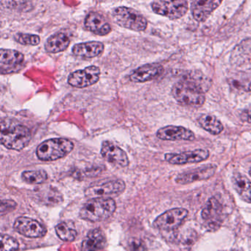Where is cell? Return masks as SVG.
I'll return each mask as SVG.
<instances>
[{
  "mask_svg": "<svg viewBox=\"0 0 251 251\" xmlns=\"http://www.w3.org/2000/svg\"><path fill=\"white\" fill-rule=\"evenodd\" d=\"M1 144L9 150L20 151L25 148L31 140V133L26 126L11 120L1 122Z\"/></svg>",
  "mask_w": 251,
  "mask_h": 251,
  "instance_id": "cell-1",
  "label": "cell"
},
{
  "mask_svg": "<svg viewBox=\"0 0 251 251\" xmlns=\"http://www.w3.org/2000/svg\"><path fill=\"white\" fill-rule=\"evenodd\" d=\"M117 205L112 198H94L82 207L80 217L87 221H104L114 214Z\"/></svg>",
  "mask_w": 251,
  "mask_h": 251,
  "instance_id": "cell-2",
  "label": "cell"
},
{
  "mask_svg": "<svg viewBox=\"0 0 251 251\" xmlns=\"http://www.w3.org/2000/svg\"><path fill=\"white\" fill-rule=\"evenodd\" d=\"M73 149L74 144L72 141L64 138H55L40 144L36 150V155L41 161H56L68 155Z\"/></svg>",
  "mask_w": 251,
  "mask_h": 251,
  "instance_id": "cell-3",
  "label": "cell"
},
{
  "mask_svg": "<svg viewBox=\"0 0 251 251\" xmlns=\"http://www.w3.org/2000/svg\"><path fill=\"white\" fill-rule=\"evenodd\" d=\"M172 95L183 106L200 108L205 101V93L192 83L180 80L173 86Z\"/></svg>",
  "mask_w": 251,
  "mask_h": 251,
  "instance_id": "cell-4",
  "label": "cell"
},
{
  "mask_svg": "<svg viewBox=\"0 0 251 251\" xmlns=\"http://www.w3.org/2000/svg\"><path fill=\"white\" fill-rule=\"evenodd\" d=\"M112 15L114 22L123 28L141 32L145 31L148 27L146 18L133 8L118 7L114 10Z\"/></svg>",
  "mask_w": 251,
  "mask_h": 251,
  "instance_id": "cell-5",
  "label": "cell"
},
{
  "mask_svg": "<svg viewBox=\"0 0 251 251\" xmlns=\"http://www.w3.org/2000/svg\"><path fill=\"white\" fill-rule=\"evenodd\" d=\"M151 8L155 14L167 17L170 20H177L183 17L187 12L188 2L186 0H159L152 2Z\"/></svg>",
  "mask_w": 251,
  "mask_h": 251,
  "instance_id": "cell-6",
  "label": "cell"
},
{
  "mask_svg": "<svg viewBox=\"0 0 251 251\" xmlns=\"http://www.w3.org/2000/svg\"><path fill=\"white\" fill-rule=\"evenodd\" d=\"M126 189V183L122 180H113L99 184L92 185L85 191L88 198H108V197L117 196L123 193Z\"/></svg>",
  "mask_w": 251,
  "mask_h": 251,
  "instance_id": "cell-7",
  "label": "cell"
},
{
  "mask_svg": "<svg viewBox=\"0 0 251 251\" xmlns=\"http://www.w3.org/2000/svg\"><path fill=\"white\" fill-rule=\"evenodd\" d=\"M100 74L99 67L90 66L71 73L68 77V83L78 89L89 87L99 81Z\"/></svg>",
  "mask_w": 251,
  "mask_h": 251,
  "instance_id": "cell-8",
  "label": "cell"
},
{
  "mask_svg": "<svg viewBox=\"0 0 251 251\" xmlns=\"http://www.w3.org/2000/svg\"><path fill=\"white\" fill-rule=\"evenodd\" d=\"M187 215L186 208H173L158 216L154 221L153 226L160 230H175L181 225Z\"/></svg>",
  "mask_w": 251,
  "mask_h": 251,
  "instance_id": "cell-9",
  "label": "cell"
},
{
  "mask_svg": "<svg viewBox=\"0 0 251 251\" xmlns=\"http://www.w3.org/2000/svg\"><path fill=\"white\" fill-rule=\"evenodd\" d=\"M25 56L15 50L1 49L0 50V71L7 75L19 72L23 67Z\"/></svg>",
  "mask_w": 251,
  "mask_h": 251,
  "instance_id": "cell-10",
  "label": "cell"
},
{
  "mask_svg": "<svg viewBox=\"0 0 251 251\" xmlns=\"http://www.w3.org/2000/svg\"><path fill=\"white\" fill-rule=\"evenodd\" d=\"M14 228L20 234L28 238H42L47 233L46 227L42 223L30 217L17 218Z\"/></svg>",
  "mask_w": 251,
  "mask_h": 251,
  "instance_id": "cell-11",
  "label": "cell"
},
{
  "mask_svg": "<svg viewBox=\"0 0 251 251\" xmlns=\"http://www.w3.org/2000/svg\"><path fill=\"white\" fill-rule=\"evenodd\" d=\"M209 157V152L205 149H197L177 153H167L164 156L166 161L172 164H194L205 161Z\"/></svg>",
  "mask_w": 251,
  "mask_h": 251,
  "instance_id": "cell-12",
  "label": "cell"
},
{
  "mask_svg": "<svg viewBox=\"0 0 251 251\" xmlns=\"http://www.w3.org/2000/svg\"><path fill=\"white\" fill-rule=\"evenodd\" d=\"M216 170L217 166L214 164H206L178 175L176 178V181L178 184L183 185L200 180H207L214 176Z\"/></svg>",
  "mask_w": 251,
  "mask_h": 251,
  "instance_id": "cell-13",
  "label": "cell"
},
{
  "mask_svg": "<svg viewBox=\"0 0 251 251\" xmlns=\"http://www.w3.org/2000/svg\"><path fill=\"white\" fill-rule=\"evenodd\" d=\"M101 155L108 162L118 167H126L129 165V159L126 152L115 144L104 141L101 148Z\"/></svg>",
  "mask_w": 251,
  "mask_h": 251,
  "instance_id": "cell-14",
  "label": "cell"
},
{
  "mask_svg": "<svg viewBox=\"0 0 251 251\" xmlns=\"http://www.w3.org/2000/svg\"><path fill=\"white\" fill-rule=\"evenodd\" d=\"M156 136L164 141H194L195 135L192 130L182 126H168L157 131Z\"/></svg>",
  "mask_w": 251,
  "mask_h": 251,
  "instance_id": "cell-15",
  "label": "cell"
},
{
  "mask_svg": "<svg viewBox=\"0 0 251 251\" xmlns=\"http://www.w3.org/2000/svg\"><path fill=\"white\" fill-rule=\"evenodd\" d=\"M163 72L164 68L161 64H145L133 70L129 78L133 83H145L159 77L162 75Z\"/></svg>",
  "mask_w": 251,
  "mask_h": 251,
  "instance_id": "cell-16",
  "label": "cell"
},
{
  "mask_svg": "<svg viewBox=\"0 0 251 251\" xmlns=\"http://www.w3.org/2000/svg\"><path fill=\"white\" fill-rule=\"evenodd\" d=\"M222 1L220 0H195L191 3L192 16L199 23L205 22L214 10L217 9Z\"/></svg>",
  "mask_w": 251,
  "mask_h": 251,
  "instance_id": "cell-17",
  "label": "cell"
},
{
  "mask_svg": "<svg viewBox=\"0 0 251 251\" xmlns=\"http://www.w3.org/2000/svg\"><path fill=\"white\" fill-rule=\"evenodd\" d=\"M84 25L86 30L98 36H106L111 32V25L105 17L95 11L89 13L86 16Z\"/></svg>",
  "mask_w": 251,
  "mask_h": 251,
  "instance_id": "cell-18",
  "label": "cell"
},
{
  "mask_svg": "<svg viewBox=\"0 0 251 251\" xmlns=\"http://www.w3.org/2000/svg\"><path fill=\"white\" fill-rule=\"evenodd\" d=\"M104 51V45L100 42L77 44L73 48V55L83 59L96 58Z\"/></svg>",
  "mask_w": 251,
  "mask_h": 251,
  "instance_id": "cell-19",
  "label": "cell"
},
{
  "mask_svg": "<svg viewBox=\"0 0 251 251\" xmlns=\"http://www.w3.org/2000/svg\"><path fill=\"white\" fill-rule=\"evenodd\" d=\"M106 245V237L101 229H92L82 242V251H96L102 249Z\"/></svg>",
  "mask_w": 251,
  "mask_h": 251,
  "instance_id": "cell-20",
  "label": "cell"
},
{
  "mask_svg": "<svg viewBox=\"0 0 251 251\" xmlns=\"http://www.w3.org/2000/svg\"><path fill=\"white\" fill-rule=\"evenodd\" d=\"M230 89L239 93L251 92V70L233 73L227 79Z\"/></svg>",
  "mask_w": 251,
  "mask_h": 251,
  "instance_id": "cell-21",
  "label": "cell"
},
{
  "mask_svg": "<svg viewBox=\"0 0 251 251\" xmlns=\"http://www.w3.org/2000/svg\"><path fill=\"white\" fill-rule=\"evenodd\" d=\"M251 61V39L242 41L232 52L230 62L233 65L242 66Z\"/></svg>",
  "mask_w": 251,
  "mask_h": 251,
  "instance_id": "cell-22",
  "label": "cell"
},
{
  "mask_svg": "<svg viewBox=\"0 0 251 251\" xmlns=\"http://www.w3.org/2000/svg\"><path fill=\"white\" fill-rule=\"evenodd\" d=\"M70 44V38L65 33H56L48 38L45 49L49 53H58L67 50Z\"/></svg>",
  "mask_w": 251,
  "mask_h": 251,
  "instance_id": "cell-23",
  "label": "cell"
},
{
  "mask_svg": "<svg viewBox=\"0 0 251 251\" xmlns=\"http://www.w3.org/2000/svg\"><path fill=\"white\" fill-rule=\"evenodd\" d=\"M180 80L192 83L194 86L198 87L200 90L202 91L203 93L209 90L212 83L211 79L208 78L203 73L200 71L186 72L184 75H183Z\"/></svg>",
  "mask_w": 251,
  "mask_h": 251,
  "instance_id": "cell-24",
  "label": "cell"
},
{
  "mask_svg": "<svg viewBox=\"0 0 251 251\" xmlns=\"http://www.w3.org/2000/svg\"><path fill=\"white\" fill-rule=\"evenodd\" d=\"M233 189L245 202L251 203V181L240 174L235 175L232 178Z\"/></svg>",
  "mask_w": 251,
  "mask_h": 251,
  "instance_id": "cell-25",
  "label": "cell"
},
{
  "mask_svg": "<svg viewBox=\"0 0 251 251\" xmlns=\"http://www.w3.org/2000/svg\"><path fill=\"white\" fill-rule=\"evenodd\" d=\"M198 122L203 130L214 136L220 134L224 129L221 122L210 114H202L198 117Z\"/></svg>",
  "mask_w": 251,
  "mask_h": 251,
  "instance_id": "cell-26",
  "label": "cell"
},
{
  "mask_svg": "<svg viewBox=\"0 0 251 251\" xmlns=\"http://www.w3.org/2000/svg\"><path fill=\"white\" fill-rule=\"evenodd\" d=\"M222 211V205L218 200L211 198L202 208L201 217L205 221L217 220Z\"/></svg>",
  "mask_w": 251,
  "mask_h": 251,
  "instance_id": "cell-27",
  "label": "cell"
},
{
  "mask_svg": "<svg viewBox=\"0 0 251 251\" xmlns=\"http://www.w3.org/2000/svg\"><path fill=\"white\" fill-rule=\"evenodd\" d=\"M57 236L64 242H73L77 236V230L73 222H62L55 227Z\"/></svg>",
  "mask_w": 251,
  "mask_h": 251,
  "instance_id": "cell-28",
  "label": "cell"
},
{
  "mask_svg": "<svg viewBox=\"0 0 251 251\" xmlns=\"http://www.w3.org/2000/svg\"><path fill=\"white\" fill-rule=\"evenodd\" d=\"M22 177L26 183L30 184H41L48 179V173L43 170H30L22 174Z\"/></svg>",
  "mask_w": 251,
  "mask_h": 251,
  "instance_id": "cell-29",
  "label": "cell"
},
{
  "mask_svg": "<svg viewBox=\"0 0 251 251\" xmlns=\"http://www.w3.org/2000/svg\"><path fill=\"white\" fill-rule=\"evenodd\" d=\"M14 40L17 43L23 45L36 46L40 43L41 39L38 35L29 34V33H19L14 36Z\"/></svg>",
  "mask_w": 251,
  "mask_h": 251,
  "instance_id": "cell-30",
  "label": "cell"
},
{
  "mask_svg": "<svg viewBox=\"0 0 251 251\" xmlns=\"http://www.w3.org/2000/svg\"><path fill=\"white\" fill-rule=\"evenodd\" d=\"M1 242V251H17L20 248L18 242L8 235L2 234Z\"/></svg>",
  "mask_w": 251,
  "mask_h": 251,
  "instance_id": "cell-31",
  "label": "cell"
},
{
  "mask_svg": "<svg viewBox=\"0 0 251 251\" xmlns=\"http://www.w3.org/2000/svg\"><path fill=\"white\" fill-rule=\"evenodd\" d=\"M128 248L130 251H148L145 242L137 238H131L129 240Z\"/></svg>",
  "mask_w": 251,
  "mask_h": 251,
  "instance_id": "cell-32",
  "label": "cell"
},
{
  "mask_svg": "<svg viewBox=\"0 0 251 251\" xmlns=\"http://www.w3.org/2000/svg\"><path fill=\"white\" fill-rule=\"evenodd\" d=\"M1 205H1V211H2V214L3 215L5 211L7 213L8 211H11V210H14L17 204H16L14 201H11V200H5V201H2Z\"/></svg>",
  "mask_w": 251,
  "mask_h": 251,
  "instance_id": "cell-33",
  "label": "cell"
},
{
  "mask_svg": "<svg viewBox=\"0 0 251 251\" xmlns=\"http://www.w3.org/2000/svg\"><path fill=\"white\" fill-rule=\"evenodd\" d=\"M241 120L245 123L251 124V106L248 107L246 109L243 110L241 114Z\"/></svg>",
  "mask_w": 251,
  "mask_h": 251,
  "instance_id": "cell-34",
  "label": "cell"
},
{
  "mask_svg": "<svg viewBox=\"0 0 251 251\" xmlns=\"http://www.w3.org/2000/svg\"><path fill=\"white\" fill-rule=\"evenodd\" d=\"M249 174H250V176H251V169H250Z\"/></svg>",
  "mask_w": 251,
  "mask_h": 251,
  "instance_id": "cell-35",
  "label": "cell"
},
{
  "mask_svg": "<svg viewBox=\"0 0 251 251\" xmlns=\"http://www.w3.org/2000/svg\"><path fill=\"white\" fill-rule=\"evenodd\" d=\"M237 251V250H234V251Z\"/></svg>",
  "mask_w": 251,
  "mask_h": 251,
  "instance_id": "cell-36",
  "label": "cell"
}]
</instances>
